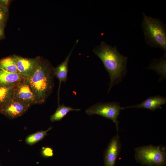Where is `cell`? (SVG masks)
Segmentation results:
<instances>
[{
  "mask_svg": "<svg viewBox=\"0 0 166 166\" xmlns=\"http://www.w3.org/2000/svg\"><path fill=\"white\" fill-rule=\"evenodd\" d=\"M166 103L165 97L156 95L148 97L140 104L126 107H121V109L131 108H144L154 111L160 108Z\"/></svg>",
  "mask_w": 166,
  "mask_h": 166,
  "instance_id": "obj_10",
  "label": "cell"
},
{
  "mask_svg": "<svg viewBox=\"0 0 166 166\" xmlns=\"http://www.w3.org/2000/svg\"><path fill=\"white\" fill-rule=\"evenodd\" d=\"M0 69L10 72L19 73L14 55L0 59Z\"/></svg>",
  "mask_w": 166,
  "mask_h": 166,
  "instance_id": "obj_14",
  "label": "cell"
},
{
  "mask_svg": "<svg viewBox=\"0 0 166 166\" xmlns=\"http://www.w3.org/2000/svg\"></svg>",
  "mask_w": 166,
  "mask_h": 166,
  "instance_id": "obj_22",
  "label": "cell"
},
{
  "mask_svg": "<svg viewBox=\"0 0 166 166\" xmlns=\"http://www.w3.org/2000/svg\"><path fill=\"white\" fill-rule=\"evenodd\" d=\"M30 105L13 98L0 111V113L10 119L19 117L24 114Z\"/></svg>",
  "mask_w": 166,
  "mask_h": 166,
  "instance_id": "obj_7",
  "label": "cell"
},
{
  "mask_svg": "<svg viewBox=\"0 0 166 166\" xmlns=\"http://www.w3.org/2000/svg\"><path fill=\"white\" fill-rule=\"evenodd\" d=\"M11 1L10 0H0V6L3 8L9 10Z\"/></svg>",
  "mask_w": 166,
  "mask_h": 166,
  "instance_id": "obj_19",
  "label": "cell"
},
{
  "mask_svg": "<svg viewBox=\"0 0 166 166\" xmlns=\"http://www.w3.org/2000/svg\"><path fill=\"white\" fill-rule=\"evenodd\" d=\"M78 40H77L73 47L71 50L69 54L66 57L63 61L56 68H54V74L59 81V86L58 91V104H59V91L62 82L65 83L68 79V73L69 72L68 63L70 57L74 48L77 44Z\"/></svg>",
  "mask_w": 166,
  "mask_h": 166,
  "instance_id": "obj_11",
  "label": "cell"
},
{
  "mask_svg": "<svg viewBox=\"0 0 166 166\" xmlns=\"http://www.w3.org/2000/svg\"><path fill=\"white\" fill-rule=\"evenodd\" d=\"M121 107L119 102L97 103L87 109L86 113L89 116L96 114L111 120L116 125L117 130H119V122L117 119Z\"/></svg>",
  "mask_w": 166,
  "mask_h": 166,
  "instance_id": "obj_5",
  "label": "cell"
},
{
  "mask_svg": "<svg viewBox=\"0 0 166 166\" xmlns=\"http://www.w3.org/2000/svg\"><path fill=\"white\" fill-rule=\"evenodd\" d=\"M142 27L147 43L153 47L166 51V28L160 20L147 15L143 12Z\"/></svg>",
  "mask_w": 166,
  "mask_h": 166,
  "instance_id": "obj_3",
  "label": "cell"
},
{
  "mask_svg": "<svg viewBox=\"0 0 166 166\" xmlns=\"http://www.w3.org/2000/svg\"><path fill=\"white\" fill-rule=\"evenodd\" d=\"M12 98L30 105L38 104L27 78L20 81L15 86Z\"/></svg>",
  "mask_w": 166,
  "mask_h": 166,
  "instance_id": "obj_6",
  "label": "cell"
},
{
  "mask_svg": "<svg viewBox=\"0 0 166 166\" xmlns=\"http://www.w3.org/2000/svg\"><path fill=\"white\" fill-rule=\"evenodd\" d=\"M121 144L119 135L113 137L110 140L104 153L105 166H115L117 159L121 151Z\"/></svg>",
  "mask_w": 166,
  "mask_h": 166,
  "instance_id": "obj_8",
  "label": "cell"
},
{
  "mask_svg": "<svg viewBox=\"0 0 166 166\" xmlns=\"http://www.w3.org/2000/svg\"><path fill=\"white\" fill-rule=\"evenodd\" d=\"M5 25L0 23V41L3 39L5 38Z\"/></svg>",
  "mask_w": 166,
  "mask_h": 166,
  "instance_id": "obj_20",
  "label": "cell"
},
{
  "mask_svg": "<svg viewBox=\"0 0 166 166\" xmlns=\"http://www.w3.org/2000/svg\"><path fill=\"white\" fill-rule=\"evenodd\" d=\"M52 129L51 126L45 131L41 130L28 135L25 139L26 143L29 145H34L42 140L48 134V132Z\"/></svg>",
  "mask_w": 166,
  "mask_h": 166,
  "instance_id": "obj_16",
  "label": "cell"
},
{
  "mask_svg": "<svg viewBox=\"0 0 166 166\" xmlns=\"http://www.w3.org/2000/svg\"><path fill=\"white\" fill-rule=\"evenodd\" d=\"M19 73L26 78L32 73L37 66L41 57L30 58L14 55Z\"/></svg>",
  "mask_w": 166,
  "mask_h": 166,
  "instance_id": "obj_9",
  "label": "cell"
},
{
  "mask_svg": "<svg viewBox=\"0 0 166 166\" xmlns=\"http://www.w3.org/2000/svg\"><path fill=\"white\" fill-rule=\"evenodd\" d=\"M54 68L49 61L41 57L35 68L27 78L38 102H45L54 86Z\"/></svg>",
  "mask_w": 166,
  "mask_h": 166,
  "instance_id": "obj_2",
  "label": "cell"
},
{
  "mask_svg": "<svg viewBox=\"0 0 166 166\" xmlns=\"http://www.w3.org/2000/svg\"><path fill=\"white\" fill-rule=\"evenodd\" d=\"M15 86L0 85V111L12 99Z\"/></svg>",
  "mask_w": 166,
  "mask_h": 166,
  "instance_id": "obj_13",
  "label": "cell"
},
{
  "mask_svg": "<svg viewBox=\"0 0 166 166\" xmlns=\"http://www.w3.org/2000/svg\"><path fill=\"white\" fill-rule=\"evenodd\" d=\"M136 160L146 166H166V148L162 145H152L135 149Z\"/></svg>",
  "mask_w": 166,
  "mask_h": 166,
  "instance_id": "obj_4",
  "label": "cell"
},
{
  "mask_svg": "<svg viewBox=\"0 0 166 166\" xmlns=\"http://www.w3.org/2000/svg\"><path fill=\"white\" fill-rule=\"evenodd\" d=\"M81 109H74L71 107L66 106L64 104L58 105L55 113L50 116V120L52 122L61 120L67 114L71 111H79Z\"/></svg>",
  "mask_w": 166,
  "mask_h": 166,
  "instance_id": "obj_15",
  "label": "cell"
},
{
  "mask_svg": "<svg viewBox=\"0 0 166 166\" xmlns=\"http://www.w3.org/2000/svg\"><path fill=\"white\" fill-rule=\"evenodd\" d=\"M41 154L45 158L51 157L54 155L53 150L49 147H43L41 150Z\"/></svg>",
  "mask_w": 166,
  "mask_h": 166,
  "instance_id": "obj_18",
  "label": "cell"
},
{
  "mask_svg": "<svg viewBox=\"0 0 166 166\" xmlns=\"http://www.w3.org/2000/svg\"><path fill=\"white\" fill-rule=\"evenodd\" d=\"M93 51L101 61L109 73L110 79L109 93L112 87L121 82L125 75L128 57L121 54L116 46L112 47L104 41L95 47Z\"/></svg>",
  "mask_w": 166,
  "mask_h": 166,
  "instance_id": "obj_1",
  "label": "cell"
},
{
  "mask_svg": "<svg viewBox=\"0 0 166 166\" xmlns=\"http://www.w3.org/2000/svg\"><path fill=\"white\" fill-rule=\"evenodd\" d=\"M9 16V10L0 6V23L6 25Z\"/></svg>",
  "mask_w": 166,
  "mask_h": 166,
  "instance_id": "obj_17",
  "label": "cell"
},
{
  "mask_svg": "<svg viewBox=\"0 0 166 166\" xmlns=\"http://www.w3.org/2000/svg\"><path fill=\"white\" fill-rule=\"evenodd\" d=\"M0 166H1V165L0 164Z\"/></svg>",
  "mask_w": 166,
  "mask_h": 166,
  "instance_id": "obj_21",
  "label": "cell"
},
{
  "mask_svg": "<svg viewBox=\"0 0 166 166\" xmlns=\"http://www.w3.org/2000/svg\"><path fill=\"white\" fill-rule=\"evenodd\" d=\"M27 78L19 73L8 72L0 69V85L16 86Z\"/></svg>",
  "mask_w": 166,
  "mask_h": 166,
  "instance_id": "obj_12",
  "label": "cell"
}]
</instances>
